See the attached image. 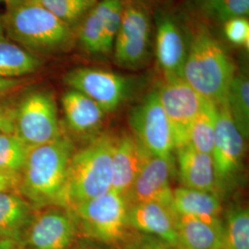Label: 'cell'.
I'll return each mask as SVG.
<instances>
[{
	"label": "cell",
	"instance_id": "cell-39",
	"mask_svg": "<svg viewBox=\"0 0 249 249\" xmlns=\"http://www.w3.org/2000/svg\"><path fill=\"white\" fill-rule=\"evenodd\" d=\"M96 249V248H93V247H80L79 249Z\"/></svg>",
	"mask_w": 249,
	"mask_h": 249
},
{
	"label": "cell",
	"instance_id": "cell-31",
	"mask_svg": "<svg viewBox=\"0 0 249 249\" xmlns=\"http://www.w3.org/2000/svg\"><path fill=\"white\" fill-rule=\"evenodd\" d=\"M15 132V104L0 98V135Z\"/></svg>",
	"mask_w": 249,
	"mask_h": 249
},
{
	"label": "cell",
	"instance_id": "cell-27",
	"mask_svg": "<svg viewBox=\"0 0 249 249\" xmlns=\"http://www.w3.org/2000/svg\"><path fill=\"white\" fill-rule=\"evenodd\" d=\"M29 150L18 135H0V171L20 179Z\"/></svg>",
	"mask_w": 249,
	"mask_h": 249
},
{
	"label": "cell",
	"instance_id": "cell-37",
	"mask_svg": "<svg viewBox=\"0 0 249 249\" xmlns=\"http://www.w3.org/2000/svg\"><path fill=\"white\" fill-rule=\"evenodd\" d=\"M124 249H145V247L143 246L142 243V241H139V242H135V243H132V244H129V245H127Z\"/></svg>",
	"mask_w": 249,
	"mask_h": 249
},
{
	"label": "cell",
	"instance_id": "cell-17",
	"mask_svg": "<svg viewBox=\"0 0 249 249\" xmlns=\"http://www.w3.org/2000/svg\"><path fill=\"white\" fill-rule=\"evenodd\" d=\"M151 154L133 135L115 139L112 153V190L125 196Z\"/></svg>",
	"mask_w": 249,
	"mask_h": 249
},
{
	"label": "cell",
	"instance_id": "cell-43",
	"mask_svg": "<svg viewBox=\"0 0 249 249\" xmlns=\"http://www.w3.org/2000/svg\"><path fill=\"white\" fill-rule=\"evenodd\" d=\"M3 1H5V2H6V0H3Z\"/></svg>",
	"mask_w": 249,
	"mask_h": 249
},
{
	"label": "cell",
	"instance_id": "cell-41",
	"mask_svg": "<svg viewBox=\"0 0 249 249\" xmlns=\"http://www.w3.org/2000/svg\"><path fill=\"white\" fill-rule=\"evenodd\" d=\"M93 1H95V2H97V1H99V0H93Z\"/></svg>",
	"mask_w": 249,
	"mask_h": 249
},
{
	"label": "cell",
	"instance_id": "cell-33",
	"mask_svg": "<svg viewBox=\"0 0 249 249\" xmlns=\"http://www.w3.org/2000/svg\"><path fill=\"white\" fill-rule=\"evenodd\" d=\"M24 80L21 79H3L0 78V98L23 86Z\"/></svg>",
	"mask_w": 249,
	"mask_h": 249
},
{
	"label": "cell",
	"instance_id": "cell-8",
	"mask_svg": "<svg viewBox=\"0 0 249 249\" xmlns=\"http://www.w3.org/2000/svg\"><path fill=\"white\" fill-rule=\"evenodd\" d=\"M16 135L29 147L51 142L61 136L53 94L44 89L27 91L15 104Z\"/></svg>",
	"mask_w": 249,
	"mask_h": 249
},
{
	"label": "cell",
	"instance_id": "cell-7",
	"mask_svg": "<svg viewBox=\"0 0 249 249\" xmlns=\"http://www.w3.org/2000/svg\"><path fill=\"white\" fill-rule=\"evenodd\" d=\"M127 210L124 195L110 190L102 196L76 206L71 212L78 226L93 239L105 244H116L126 233Z\"/></svg>",
	"mask_w": 249,
	"mask_h": 249
},
{
	"label": "cell",
	"instance_id": "cell-22",
	"mask_svg": "<svg viewBox=\"0 0 249 249\" xmlns=\"http://www.w3.org/2000/svg\"><path fill=\"white\" fill-rule=\"evenodd\" d=\"M42 66L40 57L9 39L0 17V78L21 79L39 71Z\"/></svg>",
	"mask_w": 249,
	"mask_h": 249
},
{
	"label": "cell",
	"instance_id": "cell-20",
	"mask_svg": "<svg viewBox=\"0 0 249 249\" xmlns=\"http://www.w3.org/2000/svg\"><path fill=\"white\" fill-rule=\"evenodd\" d=\"M61 103L67 123L73 131L91 133L97 131L103 124L107 113L80 91L67 90L63 94Z\"/></svg>",
	"mask_w": 249,
	"mask_h": 249
},
{
	"label": "cell",
	"instance_id": "cell-5",
	"mask_svg": "<svg viewBox=\"0 0 249 249\" xmlns=\"http://www.w3.org/2000/svg\"><path fill=\"white\" fill-rule=\"evenodd\" d=\"M151 6L142 0H124L112 58L117 67L140 71L151 62L154 41Z\"/></svg>",
	"mask_w": 249,
	"mask_h": 249
},
{
	"label": "cell",
	"instance_id": "cell-38",
	"mask_svg": "<svg viewBox=\"0 0 249 249\" xmlns=\"http://www.w3.org/2000/svg\"><path fill=\"white\" fill-rule=\"evenodd\" d=\"M143 2H145V3H147L148 5H150L151 7V5L152 4H154V3H156L157 2V0H142Z\"/></svg>",
	"mask_w": 249,
	"mask_h": 249
},
{
	"label": "cell",
	"instance_id": "cell-10",
	"mask_svg": "<svg viewBox=\"0 0 249 249\" xmlns=\"http://www.w3.org/2000/svg\"><path fill=\"white\" fill-rule=\"evenodd\" d=\"M124 0H99L76 30V47L95 59L112 57Z\"/></svg>",
	"mask_w": 249,
	"mask_h": 249
},
{
	"label": "cell",
	"instance_id": "cell-36",
	"mask_svg": "<svg viewBox=\"0 0 249 249\" xmlns=\"http://www.w3.org/2000/svg\"><path fill=\"white\" fill-rule=\"evenodd\" d=\"M0 249H22V244L14 239L0 238Z\"/></svg>",
	"mask_w": 249,
	"mask_h": 249
},
{
	"label": "cell",
	"instance_id": "cell-21",
	"mask_svg": "<svg viewBox=\"0 0 249 249\" xmlns=\"http://www.w3.org/2000/svg\"><path fill=\"white\" fill-rule=\"evenodd\" d=\"M172 208L179 215L193 216L206 221L221 220L223 206L218 193L178 187L173 189Z\"/></svg>",
	"mask_w": 249,
	"mask_h": 249
},
{
	"label": "cell",
	"instance_id": "cell-9",
	"mask_svg": "<svg viewBox=\"0 0 249 249\" xmlns=\"http://www.w3.org/2000/svg\"><path fill=\"white\" fill-rule=\"evenodd\" d=\"M128 123L134 137L152 155L173 158V128L161 107L157 88L151 89L132 107Z\"/></svg>",
	"mask_w": 249,
	"mask_h": 249
},
{
	"label": "cell",
	"instance_id": "cell-15",
	"mask_svg": "<svg viewBox=\"0 0 249 249\" xmlns=\"http://www.w3.org/2000/svg\"><path fill=\"white\" fill-rule=\"evenodd\" d=\"M172 173L173 158L151 154L124 196L127 206L145 202H160L172 206Z\"/></svg>",
	"mask_w": 249,
	"mask_h": 249
},
{
	"label": "cell",
	"instance_id": "cell-24",
	"mask_svg": "<svg viewBox=\"0 0 249 249\" xmlns=\"http://www.w3.org/2000/svg\"><path fill=\"white\" fill-rule=\"evenodd\" d=\"M227 107L245 140L249 136V80L245 71L236 72L226 97Z\"/></svg>",
	"mask_w": 249,
	"mask_h": 249
},
{
	"label": "cell",
	"instance_id": "cell-6",
	"mask_svg": "<svg viewBox=\"0 0 249 249\" xmlns=\"http://www.w3.org/2000/svg\"><path fill=\"white\" fill-rule=\"evenodd\" d=\"M70 89L94 101L106 113L124 106L141 89L144 79L89 67L75 68L64 77Z\"/></svg>",
	"mask_w": 249,
	"mask_h": 249
},
{
	"label": "cell",
	"instance_id": "cell-30",
	"mask_svg": "<svg viewBox=\"0 0 249 249\" xmlns=\"http://www.w3.org/2000/svg\"><path fill=\"white\" fill-rule=\"evenodd\" d=\"M225 38L231 45L249 48V22L248 18H234L223 23Z\"/></svg>",
	"mask_w": 249,
	"mask_h": 249
},
{
	"label": "cell",
	"instance_id": "cell-12",
	"mask_svg": "<svg viewBox=\"0 0 249 249\" xmlns=\"http://www.w3.org/2000/svg\"><path fill=\"white\" fill-rule=\"evenodd\" d=\"M156 88L173 128L177 150L187 144L190 124L210 101L202 97L183 78H163Z\"/></svg>",
	"mask_w": 249,
	"mask_h": 249
},
{
	"label": "cell",
	"instance_id": "cell-40",
	"mask_svg": "<svg viewBox=\"0 0 249 249\" xmlns=\"http://www.w3.org/2000/svg\"><path fill=\"white\" fill-rule=\"evenodd\" d=\"M17 1H28V2H31V1H38V0H17Z\"/></svg>",
	"mask_w": 249,
	"mask_h": 249
},
{
	"label": "cell",
	"instance_id": "cell-18",
	"mask_svg": "<svg viewBox=\"0 0 249 249\" xmlns=\"http://www.w3.org/2000/svg\"><path fill=\"white\" fill-rule=\"evenodd\" d=\"M176 151L183 187L218 193L219 184L212 154L196 151L189 146Z\"/></svg>",
	"mask_w": 249,
	"mask_h": 249
},
{
	"label": "cell",
	"instance_id": "cell-28",
	"mask_svg": "<svg viewBox=\"0 0 249 249\" xmlns=\"http://www.w3.org/2000/svg\"><path fill=\"white\" fill-rule=\"evenodd\" d=\"M37 2L75 33L81 20L97 3L93 0H38Z\"/></svg>",
	"mask_w": 249,
	"mask_h": 249
},
{
	"label": "cell",
	"instance_id": "cell-4",
	"mask_svg": "<svg viewBox=\"0 0 249 249\" xmlns=\"http://www.w3.org/2000/svg\"><path fill=\"white\" fill-rule=\"evenodd\" d=\"M114 142L113 137L103 135L80 151L73 152L59 207L71 211L112 189Z\"/></svg>",
	"mask_w": 249,
	"mask_h": 249
},
{
	"label": "cell",
	"instance_id": "cell-11",
	"mask_svg": "<svg viewBox=\"0 0 249 249\" xmlns=\"http://www.w3.org/2000/svg\"><path fill=\"white\" fill-rule=\"evenodd\" d=\"M153 53L163 78H183L189 45L187 22L169 9L160 8L153 15Z\"/></svg>",
	"mask_w": 249,
	"mask_h": 249
},
{
	"label": "cell",
	"instance_id": "cell-29",
	"mask_svg": "<svg viewBox=\"0 0 249 249\" xmlns=\"http://www.w3.org/2000/svg\"><path fill=\"white\" fill-rule=\"evenodd\" d=\"M249 0H216L201 17L223 24L234 18H248Z\"/></svg>",
	"mask_w": 249,
	"mask_h": 249
},
{
	"label": "cell",
	"instance_id": "cell-25",
	"mask_svg": "<svg viewBox=\"0 0 249 249\" xmlns=\"http://www.w3.org/2000/svg\"><path fill=\"white\" fill-rule=\"evenodd\" d=\"M215 105L209 102L190 124L187 131V144L185 146H189L200 152L212 154L215 135Z\"/></svg>",
	"mask_w": 249,
	"mask_h": 249
},
{
	"label": "cell",
	"instance_id": "cell-2",
	"mask_svg": "<svg viewBox=\"0 0 249 249\" xmlns=\"http://www.w3.org/2000/svg\"><path fill=\"white\" fill-rule=\"evenodd\" d=\"M0 17L9 39L40 58L76 47V33L37 1L7 0Z\"/></svg>",
	"mask_w": 249,
	"mask_h": 249
},
{
	"label": "cell",
	"instance_id": "cell-35",
	"mask_svg": "<svg viewBox=\"0 0 249 249\" xmlns=\"http://www.w3.org/2000/svg\"><path fill=\"white\" fill-rule=\"evenodd\" d=\"M141 241L146 249H180L153 236H146Z\"/></svg>",
	"mask_w": 249,
	"mask_h": 249
},
{
	"label": "cell",
	"instance_id": "cell-42",
	"mask_svg": "<svg viewBox=\"0 0 249 249\" xmlns=\"http://www.w3.org/2000/svg\"></svg>",
	"mask_w": 249,
	"mask_h": 249
},
{
	"label": "cell",
	"instance_id": "cell-32",
	"mask_svg": "<svg viewBox=\"0 0 249 249\" xmlns=\"http://www.w3.org/2000/svg\"><path fill=\"white\" fill-rule=\"evenodd\" d=\"M216 0H187L186 8L193 15L201 17L205 11Z\"/></svg>",
	"mask_w": 249,
	"mask_h": 249
},
{
	"label": "cell",
	"instance_id": "cell-26",
	"mask_svg": "<svg viewBox=\"0 0 249 249\" xmlns=\"http://www.w3.org/2000/svg\"><path fill=\"white\" fill-rule=\"evenodd\" d=\"M223 249H249V211L248 208L230 209L223 223Z\"/></svg>",
	"mask_w": 249,
	"mask_h": 249
},
{
	"label": "cell",
	"instance_id": "cell-23",
	"mask_svg": "<svg viewBox=\"0 0 249 249\" xmlns=\"http://www.w3.org/2000/svg\"><path fill=\"white\" fill-rule=\"evenodd\" d=\"M32 217L31 205L24 198L13 191H0V238L21 243Z\"/></svg>",
	"mask_w": 249,
	"mask_h": 249
},
{
	"label": "cell",
	"instance_id": "cell-34",
	"mask_svg": "<svg viewBox=\"0 0 249 249\" xmlns=\"http://www.w3.org/2000/svg\"><path fill=\"white\" fill-rule=\"evenodd\" d=\"M19 187V178L0 171V191H13Z\"/></svg>",
	"mask_w": 249,
	"mask_h": 249
},
{
	"label": "cell",
	"instance_id": "cell-14",
	"mask_svg": "<svg viewBox=\"0 0 249 249\" xmlns=\"http://www.w3.org/2000/svg\"><path fill=\"white\" fill-rule=\"evenodd\" d=\"M78 224L70 210H48L33 216L22 241L31 249H69L75 240Z\"/></svg>",
	"mask_w": 249,
	"mask_h": 249
},
{
	"label": "cell",
	"instance_id": "cell-19",
	"mask_svg": "<svg viewBox=\"0 0 249 249\" xmlns=\"http://www.w3.org/2000/svg\"><path fill=\"white\" fill-rule=\"evenodd\" d=\"M178 215V248L180 249H223V222L206 221Z\"/></svg>",
	"mask_w": 249,
	"mask_h": 249
},
{
	"label": "cell",
	"instance_id": "cell-3",
	"mask_svg": "<svg viewBox=\"0 0 249 249\" xmlns=\"http://www.w3.org/2000/svg\"><path fill=\"white\" fill-rule=\"evenodd\" d=\"M73 152L71 142L62 135L51 142L30 147L19 179L22 194L30 202L59 207Z\"/></svg>",
	"mask_w": 249,
	"mask_h": 249
},
{
	"label": "cell",
	"instance_id": "cell-13",
	"mask_svg": "<svg viewBox=\"0 0 249 249\" xmlns=\"http://www.w3.org/2000/svg\"><path fill=\"white\" fill-rule=\"evenodd\" d=\"M215 135L212 157L219 187L240 170L246 140L234 124L226 101L215 105Z\"/></svg>",
	"mask_w": 249,
	"mask_h": 249
},
{
	"label": "cell",
	"instance_id": "cell-1",
	"mask_svg": "<svg viewBox=\"0 0 249 249\" xmlns=\"http://www.w3.org/2000/svg\"><path fill=\"white\" fill-rule=\"evenodd\" d=\"M189 45L183 79L214 105L226 101L237 69L231 54L201 20L187 22Z\"/></svg>",
	"mask_w": 249,
	"mask_h": 249
},
{
	"label": "cell",
	"instance_id": "cell-16",
	"mask_svg": "<svg viewBox=\"0 0 249 249\" xmlns=\"http://www.w3.org/2000/svg\"><path fill=\"white\" fill-rule=\"evenodd\" d=\"M178 215L171 205L145 202L132 205L127 210V224L169 245L178 247Z\"/></svg>",
	"mask_w": 249,
	"mask_h": 249
}]
</instances>
